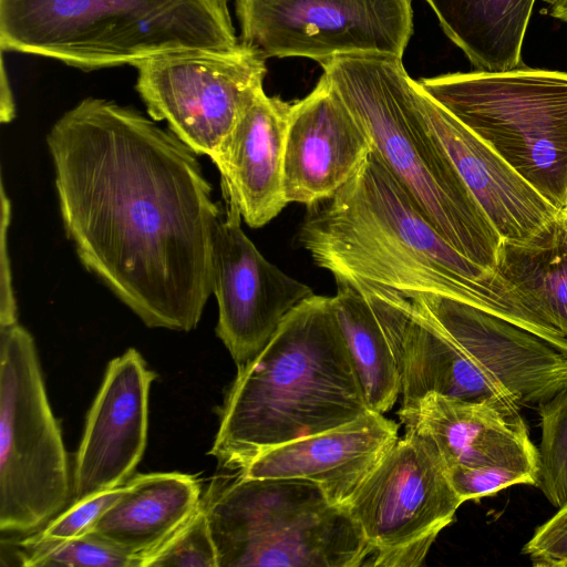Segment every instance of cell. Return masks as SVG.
Wrapping results in <instances>:
<instances>
[{
  "label": "cell",
  "mask_w": 567,
  "mask_h": 567,
  "mask_svg": "<svg viewBox=\"0 0 567 567\" xmlns=\"http://www.w3.org/2000/svg\"><path fill=\"white\" fill-rule=\"evenodd\" d=\"M47 144L84 268L147 327L196 328L220 219L197 154L137 110L97 97L65 112Z\"/></svg>",
  "instance_id": "obj_1"
},
{
  "label": "cell",
  "mask_w": 567,
  "mask_h": 567,
  "mask_svg": "<svg viewBox=\"0 0 567 567\" xmlns=\"http://www.w3.org/2000/svg\"><path fill=\"white\" fill-rule=\"evenodd\" d=\"M298 241L336 281L445 296L546 334L539 309L452 247L372 148L346 185L308 206Z\"/></svg>",
  "instance_id": "obj_2"
},
{
  "label": "cell",
  "mask_w": 567,
  "mask_h": 567,
  "mask_svg": "<svg viewBox=\"0 0 567 567\" xmlns=\"http://www.w3.org/2000/svg\"><path fill=\"white\" fill-rule=\"evenodd\" d=\"M368 410L331 297L313 295L238 367L209 454L239 471L259 454Z\"/></svg>",
  "instance_id": "obj_3"
},
{
  "label": "cell",
  "mask_w": 567,
  "mask_h": 567,
  "mask_svg": "<svg viewBox=\"0 0 567 567\" xmlns=\"http://www.w3.org/2000/svg\"><path fill=\"white\" fill-rule=\"evenodd\" d=\"M320 65L424 217L461 255L497 271L502 238L429 127L403 59L346 54Z\"/></svg>",
  "instance_id": "obj_4"
},
{
  "label": "cell",
  "mask_w": 567,
  "mask_h": 567,
  "mask_svg": "<svg viewBox=\"0 0 567 567\" xmlns=\"http://www.w3.org/2000/svg\"><path fill=\"white\" fill-rule=\"evenodd\" d=\"M239 45L228 0H0V47L84 71Z\"/></svg>",
  "instance_id": "obj_5"
},
{
  "label": "cell",
  "mask_w": 567,
  "mask_h": 567,
  "mask_svg": "<svg viewBox=\"0 0 567 567\" xmlns=\"http://www.w3.org/2000/svg\"><path fill=\"white\" fill-rule=\"evenodd\" d=\"M203 503L218 567H359L373 555L349 511L313 481L236 471Z\"/></svg>",
  "instance_id": "obj_6"
},
{
  "label": "cell",
  "mask_w": 567,
  "mask_h": 567,
  "mask_svg": "<svg viewBox=\"0 0 567 567\" xmlns=\"http://www.w3.org/2000/svg\"><path fill=\"white\" fill-rule=\"evenodd\" d=\"M417 83L554 207H567V72L520 64Z\"/></svg>",
  "instance_id": "obj_7"
},
{
  "label": "cell",
  "mask_w": 567,
  "mask_h": 567,
  "mask_svg": "<svg viewBox=\"0 0 567 567\" xmlns=\"http://www.w3.org/2000/svg\"><path fill=\"white\" fill-rule=\"evenodd\" d=\"M71 495L61 431L49 404L32 336L0 329V530L35 532Z\"/></svg>",
  "instance_id": "obj_8"
},
{
  "label": "cell",
  "mask_w": 567,
  "mask_h": 567,
  "mask_svg": "<svg viewBox=\"0 0 567 567\" xmlns=\"http://www.w3.org/2000/svg\"><path fill=\"white\" fill-rule=\"evenodd\" d=\"M463 501L426 436L405 431L357 488L347 509L373 549L369 566H420Z\"/></svg>",
  "instance_id": "obj_9"
},
{
  "label": "cell",
  "mask_w": 567,
  "mask_h": 567,
  "mask_svg": "<svg viewBox=\"0 0 567 567\" xmlns=\"http://www.w3.org/2000/svg\"><path fill=\"white\" fill-rule=\"evenodd\" d=\"M402 295L455 344L463 400L532 409L567 388V354L536 334L453 298Z\"/></svg>",
  "instance_id": "obj_10"
},
{
  "label": "cell",
  "mask_w": 567,
  "mask_h": 567,
  "mask_svg": "<svg viewBox=\"0 0 567 567\" xmlns=\"http://www.w3.org/2000/svg\"><path fill=\"white\" fill-rule=\"evenodd\" d=\"M136 91L154 121L213 159L261 92L266 59L239 42L229 52L194 50L137 62Z\"/></svg>",
  "instance_id": "obj_11"
},
{
  "label": "cell",
  "mask_w": 567,
  "mask_h": 567,
  "mask_svg": "<svg viewBox=\"0 0 567 567\" xmlns=\"http://www.w3.org/2000/svg\"><path fill=\"white\" fill-rule=\"evenodd\" d=\"M236 16L239 42L265 59H403L413 34L412 0H236Z\"/></svg>",
  "instance_id": "obj_12"
},
{
  "label": "cell",
  "mask_w": 567,
  "mask_h": 567,
  "mask_svg": "<svg viewBox=\"0 0 567 567\" xmlns=\"http://www.w3.org/2000/svg\"><path fill=\"white\" fill-rule=\"evenodd\" d=\"M213 250V293L218 303L216 333L237 367L255 358L286 316L312 289L268 261L246 236L241 215L228 197Z\"/></svg>",
  "instance_id": "obj_13"
},
{
  "label": "cell",
  "mask_w": 567,
  "mask_h": 567,
  "mask_svg": "<svg viewBox=\"0 0 567 567\" xmlns=\"http://www.w3.org/2000/svg\"><path fill=\"white\" fill-rule=\"evenodd\" d=\"M155 378L134 348L110 361L76 453L74 501L131 478L146 445L148 394Z\"/></svg>",
  "instance_id": "obj_14"
},
{
  "label": "cell",
  "mask_w": 567,
  "mask_h": 567,
  "mask_svg": "<svg viewBox=\"0 0 567 567\" xmlns=\"http://www.w3.org/2000/svg\"><path fill=\"white\" fill-rule=\"evenodd\" d=\"M371 141L322 74L313 90L291 104L284 155L287 203L327 199L359 171Z\"/></svg>",
  "instance_id": "obj_15"
},
{
  "label": "cell",
  "mask_w": 567,
  "mask_h": 567,
  "mask_svg": "<svg viewBox=\"0 0 567 567\" xmlns=\"http://www.w3.org/2000/svg\"><path fill=\"white\" fill-rule=\"evenodd\" d=\"M398 415L405 431L429 437L447 468L503 466L538 482L539 453L520 410L429 392Z\"/></svg>",
  "instance_id": "obj_16"
},
{
  "label": "cell",
  "mask_w": 567,
  "mask_h": 567,
  "mask_svg": "<svg viewBox=\"0 0 567 567\" xmlns=\"http://www.w3.org/2000/svg\"><path fill=\"white\" fill-rule=\"evenodd\" d=\"M423 116L502 240H535L557 218L547 202L489 145L433 100L415 81Z\"/></svg>",
  "instance_id": "obj_17"
},
{
  "label": "cell",
  "mask_w": 567,
  "mask_h": 567,
  "mask_svg": "<svg viewBox=\"0 0 567 567\" xmlns=\"http://www.w3.org/2000/svg\"><path fill=\"white\" fill-rule=\"evenodd\" d=\"M398 430L392 420L368 411L340 426L272 447L238 472L256 478L313 481L333 504L346 507L399 439Z\"/></svg>",
  "instance_id": "obj_18"
},
{
  "label": "cell",
  "mask_w": 567,
  "mask_h": 567,
  "mask_svg": "<svg viewBox=\"0 0 567 567\" xmlns=\"http://www.w3.org/2000/svg\"><path fill=\"white\" fill-rule=\"evenodd\" d=\"M290 109V103L262 90L212 159L220 173L225 197L235 202L252 228L268 224L288 204L284 155Z\"/></svg>",
  "instance_id": "obj_19"
},
{
  "label": "cell",
  "mask_w": 567,
  "mask_h": 567,
  "mask_svg": "<svg viewBox=\"0 0 567 567\" xmlns=\"http://www.w3.org/2000/svg\"><path fill=\"white\" fill-rule=\"evenodd\" d=\"M127 486L92 533L143 560L189 519L200 488L194 476L176 472L138 474Z\"/></svg>",
  "instance_id": "obj_20"
},
{
  "label": "cell",
  "mask_w": 567,
  "mask_h": 567,
  "mask_svg": "<svg viewBox=\"0 0 567 567\" xmlns=\"http://www.w3.org/2000/svg\"><path fill=\"white\" fill-rule=\"evenodd\" d=\"M445 35L476 71L504 72L522 62L535 0H424Z\"/></svg>",
  "instance_id": "obj_21"
},
{
  "label": "cell",
  "mask_w": 567,
  "mask_h": 567,
  "mask_svg": "<svg viewBox=\"0 0 567 567\" xmlns=\"http://www.w3.org/2000/svg\"><path fill=\"white\" fill-rule=\"evenodd\" d=\"M496 270L545 316L567 354V230L559 217L535 240H502Z\"/></svg>",
  "instance_id": "obj_22"
},
{
  "label": "cell",
  "mask_w": 567,
  "mask_h": 567,
  "mask_svg": "<svg viewBox=\"0 0 567 567\" xmlns=\"http://www.w3.org/2000/svg\"><path fill=\"white\" fill-rule=\"evenodd\" d=\"M337 282L332 307L343 333L368 410L384 414L400 395V378L385 334L364 295Z\"/></svg>",
  "instance_id": "obj_23"
},
{
  "label": "cell",
  "mask_w": 567,
  "mask_h": 567,
  "mask_svg": "<svg viewBox=\"0 0 567 567\" xmlns=\"http://www.w3.org/2000/svg\"><path fill=\"white\" fill-rule=\"evenodd\" d=\"M18 551L21 565L29 567H141V557L105 538L90 533L62 542L22 539Z\"/></svg>",
  "instance_id": "obj_24"
},
{
  "label": "cell",
  "mask_w": 567,
  "mask_h": 567,
  "mask_svg": "<svg viewBox=\"0 0 567 567\" xmlns=\"http://www.w3.org/2000/svg\"><path fill=\"white\" fill-rule=\"evenodd\" d=\"M537 410L542 434L536 487L558 508L567 501V388Z\"/></svg>",
  "instance_id": "obj_25"
},
{
  "label": "cell",
  "mask_w": 567,
  "mask_h": 567,
  "mask_svg": "<svg viewBox=\"0 0 567 567\" xmlns=\"http://www.w3.org/2000/svg\"><path fill=\"white\" fill-rule=\"evenodd\" d=\"M218 567V556L203 499L189 519L163 545L142 560L141 567Z\"/></svg>",
  "instance_id": "obj_26"
},
{
  "label": "cell",
  "mask_w": 567,
  "mask_h": 567,
  "mask_svg": "<svg viewBox=\"0 0 567 567\" xmlns=\"http://www.w3.org/2000/svg\"><path fill=\"white\" fill-rule=\"evenodd\" d=\"M127 482L84 497L62 511L39 532L24 539L30 542H62L79 538L93 532L102 516L117 503L127 491Z\"/></svg>",
  "instance_id": "obj_27"
},
{
  "label": "cell",
  "mask_w": 567,
  "mask_h": 567,
  "mask_svg": "<svg viewBox=\"0 0 567 567\" xmlns=\"http://www.w3.org/2000/svg\"><path fill=\"white\" fill-rule=\"evenodd\" d=\"M450 482L464 502L492 495L501 489L518 484L537 485L530 475L503 466L447 468Z\"/></svg>",
  "instance_id": "obj_28"
},
{
  "label": "cell",
  "mask_w": 567,
  "mask_h": 567,
  "mask_svg": "<svg viewBox=\"0 0 567 567\" xmlns=\"http://www.w3.org/2000/svg\"><path fill=\"white\" fill-rule=\"evenodd\" d=\"M522 553L535 567H567V501L535 529Z\"/></svg>",
  "instance_id": "obj_29"
},
{
  "label": "cell",
  "mask_w": 567,
  "mask_h": 567,
  "mask_svg": "<svg viewBox=\"0 0 567 567\" xmlns=\"http://www.w3.org/2000/svg\"><path fill=\"white\" fill-rule=\"evenodd\" d=\"M11 217V204L1 185V249H0V327L18 323V308L14 298L7 234Z\"/></svg>",
  "instance_id": "obj_30"
},
{
  "label": "cell",
  "mask_w": 567,
  "mask_h": 567,
  "mask_svg": "<svg viewBox=\"0 0 567 567\" xmlns=\"http://www.w3.org/2000/svg\"><path fill=\"white\" fill-rule=\"evenodd\" d=\"M545 2L547 3V14L567 22V0H545Z\"/></svg>",
  "instance_id": "obj_31"
},
{
  "label": "cell",
  "mask_w": 567,
  "mask_h": 567,
  "mask_svg": "<svg viewBox=\"0 0 567 567\" xmlns=\"http://www.w3.org/2000/svg\"><path fill=\"white\" fill-rule=\"evenodd\" d=\"M559 217H560V219H561V221H563V224H564V226H565V228L567 230V207H565V208L559 210Z\"/></svg>",
  "instance_id": "obj_32"
}]
</instances>
